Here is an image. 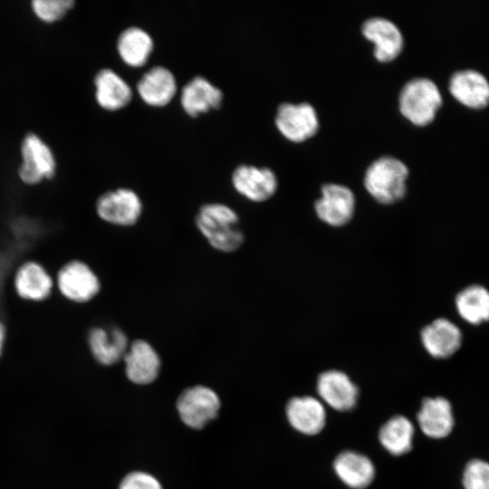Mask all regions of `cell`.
<instances>
[{
	"mask_svg": "<svg viewBox=\"0 0 489 489\" xmlns=\"http://www.w3.org/2000/svg\"><path fill=\"white\" fill-rule=\"evenodd\" d=\"M223 100V91L201 75L195 76L187 82L183 86L180 94L183 110L193 118L212 110H218Z\"/></svg>",
	"mask_w": 489,
	"mask_h": 489,
	"instance_id": "obj_15",
	"label": "cell"
},
{
	"mask_svg": "<svg viewBox=\"0 0 489 489\" xmlns=\"http://www.w3.org/2000/svg\"><path fill=\"white\" fill-rule=\"evenodd\" d=\"M463 332L452 321L439 317L424 326L420 340L425 350L434 359L444 360L455 355L463 343Z\"/></svg>",
	"mask_w": 489,
	"mask_h": 489,
	"instance_id": "obj_10",
	"label": "cell"
},
{
	"mask_svg": "<svg viewBox=\"0 0 489 489\" xmlns=\"http://www.w3.org/2000/svg\"><path fill=\"white\" fill-rule=\"evenodd\" d=\"M464 489H489V462L474 458L469 460L462 475Z\"/></svg>",
	"mask_w": 489,
	"mask_h": 489,
	"instance_id": "obj_27",
	"label": "cell"
},
{
	"mask_svg": "<svg viewBox=\"0 0 489 489\" xmlns=\"http://www.w3.org/2000/svg\"><path fill=\"white\" fill-rule=\"evenodd\" d=\"M235 191L254 202H264L273 197L277 189V178L269 168L253 165L237 166L231 177Z\"/></svg>",
	"mask_w": 489,
	"mask_h": 489,
	"instance_id": "obj_11",
	"label": "cell"
},
{
	"mask_svg": "<svg viewBox=\"0 0 489 489\" xmlns=\"http://www.w3.org/2000/svg\"><path fill=\"white\" fill-rule=\"evenodd\" d=\"M448 90L456 101L468 109L482 110L489 105V81L476 70L455 72L449 79Z\"/></svg>",
	"mask_w": 489,
	"mask_h": 489,
	"instance_id": "obj_13",
	"label": "cell"
},
{
	"mask_svg": "<svg viewBox=\"0 0 489 489\" xmlns=\"http://www.w3.org/2000/svg\"><path fill=\"white\" fill-rule=\"evenodd\" d=\"M417 421L427 436L434 439L446 437L455 427L452 405L443 397L426 398L417 412Z\"/></svg>",
	"mask_w": 489,
	"mask_h": 489,
	"instance_id": "obj_19",
	"label": "cell"
},
{
	"mask_svg": "<svg viewBox=\"0 0 489 489\" xmlns=\"http://www.w3.org/2000/svg\"><path fill=\"white\" fill-rule=\"evenodd\" d=\"M408 167L399 159L384 156L373 161L365 172L364 186L379 203L390 205L404 197Z\"/></svg>",
	"mask_w": 489,
	"mask_h": 489,
	"instance_id": "obj_2",
	"label": "cell"
},
{
	"mask_svg": "<svg viewBox=\"0 0 489 489\" xmlns=\"http://www.w3.org/2000/svg\"><path fill=\"white\" fill-rule=\"evenodd\" d=\"M96 212L103 221L120 226L135 225L142 213V201L130 188L120 187L99 197Z\"/></svg>",
	"mask_w": 489,
	"mask_h": 489,
	"instance_id": "obj_5",
	"label": "cell"
},
{
	"mask_svg": "<svg viewBox=\"0 0 489 489\" xmlns=\"http://www.w3.org/2000/svg\"><path fill=\"white\" fill-rule=\"evenodd\" d=\"M57 285L65 298L77 303L91 301L101 290L96 273L79 260L70 261L61 267L57 273Z\"/></svg>",
	"mask_w": 489,
	"mask_h": 489,
	"instance_id": "obj_7",
	"label": "cell"
},
{
	"mask_svg": "<svg viewBox=\"0 0 489 489\" xmlns=\"http://www.w3.org/2000/svg\"><path fill=\"white\" fill-rule=\"evenodd\" d=\"M14 288L23 299L43 301L51 295L53 283L47 271L37 262L28 261L15 272Z\"/></svg>",
	"mask_w": 489,
	"mask_h": 489,
	"instance_id": "obj_23",
	"label": "cell"
},
{
	"mask_svg": "<svg viewBox=\"0 0 489 489\" xmlns=\"http://www.w3.org/2000/svg\"><path fill=\"white\" fill-rule=\"evenodd\" d=\"M316 389L321 400L337 411H349L356 406L359 389L341 370L330 369L321 373Z\"/></svg>",
	"mask_w": 489,
	"mask_h": 489,
	"instance_id": "obj_12",
	"label": "cell"
},
{
	"mask_svg": "<svg viewBox=\"0 0 489 489\" xmlns=\"http://www.w3.org/2000/svg\"><path fill=\"white\" fill-rule=\"evenodd\" d=\"M362 34L374 43V56L379 62L395 59L402 50L403 36L398 27L390 20L372 17L362 24Z\"/></svg>",
	"mask_w": 489,
	"mask_h": 489,
	"instance_id": "obj_16",
	"label": "cell"
},
{
	"mask_svg": "<svg viewBox=\"0 0 489 489\" xmlns=\"http://www.w3.org/2000/svg\"><path fill=\"white\" fill-rule=\"evenodd\" d=\"M355 206V196L348 187L327 183L321 187V196L315 201L314 209L324 224L340 227L351 220Z\"/></svg>",
	"mask_w": 489,
	"mask_h": 489,
	"instance_id": "obj_8",
	"label": "cell"
},
{
	"mask_svg": "<svg viewBox=\"0 0 489 489\" xmlns=\"http://www.w3.org/2000/svg\"><path fill=\"white\" fill-rule=\"evenodd\" d=\"M333 469L340 480L352 489L368 487L375 477V467L365 455L343 451L333 461Z\"/></svg>",
	"mask_w": 489,
	"mask_h": 489,
	"instance_id": "obj_22",
	"label": "cell"
},
{
	"mask_svg": "<svg viewBox=\"0 0 489 489\" xmlns=\"http://www.w3.org/2000/svg\"><path fill=\"white\" fill-rule=\"evenodd\" d=\"M220 400L216 393L205 386H195L185 389L177 401L181 420L196 429L204 427L216 417Z\"/></svg>",
	"mask_w": 489,
	"mask_h": 489,
	"instance_id": "obj_6",
	"label": "cell"
},
{
	"mask_svg": "<svg viewBox=\"0 0 489 489\" xmlns=\"http://www.w3.org/2000/svg\"><path fill=\"white\" fill-rule=\"evenodd\" d=\"M195 222L208 244L220 252H235L244 241V233L239 227L238 215L225 204L202 205L196 215Z\"/></svg>",
	"mask_w": 489,
	"mask_h": 489,
	"instance_id": "obj_1",
	"label": "cell"
},
{
	"mask_svg": "<svg viewBox=\"0 0 489 489\" xmlns=\"http://www.w3.org/2000/svg\"><path fill=\"white\" fill-rule=\"evenodd\" d=\"M5 340V329L4 324L0 321V356L2 355Z\"/></svg>",
	"mask_w": 489,
	"mask_h": 489,
	"instance_id": "obj_30",
	"label": "cell"
},
{
	"mask_svg": "<svg viewBox=\"0 0 489 489\" xmlns=\"http://www.w3.org/2000/svg\"><path fill=\"white\" fill-rule=\"evenodd\" d=\"M127 378L135 384L153 382L160 370V358L154 347L145 340H134L123 357Z\"/></svg>",
	"mask_w": 489,
	"mask_h": 489,
	"instance_id": "obj_14",
	"label": "cell"
},
{
	"mask_svg": "<svg viewBox=\"0 0 489 489\" xmlns=\"http://www.w3.org/2000/svg\"><path fill=\"white\" fill-rule=\"evenodd\" d=\"M275 124L285 138L294 142L311 138L319 129L317 113L307 102L280 104L275 116Z\"/></svg>",
	"mask_w": 489,
	"mask_h": 489,
	"instance_id": "obj_9",
	"label": "cell"
},
{
	"mask_svg": "<svg viewBox=\"0 0 489 489\" xmlns=\"http://www.w3.org/2000/svg\"><path fill=\"white\" fill-rule=\"evenodd\" d=\"M289 424L296 431L308 436L319 434L326 424L323 403L311 396L291 398L285 408Z\"/></svg>",
	"mask_w": 489,
	"mask_h": 489,
	"instance_id": "obj_17",
	"label": "cell"
},
{
	"mask_svg": "<svg viewBox=\"0 0 489 489\" xmlns=\"http://www.w3.org/2000/svg\"><path fill=\"white\" fill-rule=\"evenodd\" d=\"M414 434L411 421L404 416L397 415L380 427L379 440L390 455L398 456L412 449Z\"/></svg>",
	"mask_w": 489,
	"mask_h": 489,
	"instance_id": "obj_26",
	"label": "cell"
},
{
	"mask_svg": "<svg viewBox=\"0 0 489 489\" xmlns=\"http://www.w3.org/2000/svg\"><path fill=\"white\" fill-rule=\"evenodd\" d=\"M443 103L437 85L428 78H414L401 89L398 98L400 112L417 126L431 123Z\"/></svg>",
	"mask_w": 489,
	"mask_h": 489,
	"instance_id": "obj_3",
	"label": "cell"
},
{
	"mask_svg": "<svg viewBox=\"0 0 489 489\" xmlns=\"http://www.w3.org/2000/svg\"><path fill=\"white\" fill-rule=\"evenodd\" d=\"M154 49L151 35L143 28L129 26L117 39V52L128 66L139 68L145 65Z\"/></svg>",
	"mask_w": 489,
	"mask_h": 489,
	"instance_id": "obj_25",
	"label": "cell"
},
{
	"mask_svg": "<svg viewBox=\"0 0 489 489\" xmlns=\"http://www.w3.org/2000/svg\"><path fill=\"white\" fill-rule=\"evenodd\" d=\"M455 307L468 324L478 326L489 322V289L478 283L465 286L455 297Z\"/></svg>",
	"mask_w": 489,
	"mask_h": 489,
	"instance_id": "obj_24",
	"label": "cell"
},
{
	"mask_svg": "<svg viewBox=\"0 0 489 489\" xmlns=\"http://www.w3.org/2000/svg\"><path fill=\"white\" fill-rule=\"evenodd\" d=\"M32 8L43 22L53 23L62 19L74 5L72 0H34Z\"/></svg>",
	"mask_w": 489,
	"mask_h": 489,
	"instance_id": "obj_28",
	"label": "cell"
},
{
	"mask_svg": "<svg viewBox=\"0 0 489 489\" xmlns=\"http://www.w3.org/2000/svg\"><path fill=\"white\" fill-rule=\"evenodd\" d=\"M95 99L101 108L115 111L125 108L132 100L129 83L110 68L100 70L94 77Z\"/></svg>",
	"mask_w": 489,
	"mask_h": 489,
	"instance_id": "obj_21",
	"label": "cell"
},
{
	"mask_svg": "<svg viewBox=\"0 0 489 489\" xmlns=\"http://www.w3.org/2000/svg\"><path fill=\"white\" fill-rule=\"evenodd\" d=\"M120 489H162L159 482L151 475L144 472H132L126 475L120 484Z\"/></svg>",
	"mask_w": 489,
	"mask_h": 489,
	"instance_id": "obj_29",
	"label": "cell"
},
{
	"mask_svg": "<svg viewBox=\"0 0 489 489\" xmlns=\"http://www.w3.org/2000/svg\"><path fill=\"white\" fill-rule=\"evenodd\" d=\"M136 87L143 102L156 108L168 105L177 91V83L173 72L160 65L148 70L140 77Z\"/></svg>",
	"mask_w": 489,
	"mask_h": 489,
	"instance_id": "obj_18",
	"label": "cell"
},
{
	"mask_svg": "<svg viewBox=\"0 0 489 489\" xmlns=\"http://www.w3.org/2000/svg\"><path fill=\"white\" fill-rule=\"evenodd\" d=\"M88 345L99 363L110 366L123 360L129 343L125 332L118 327H94L89 331Z\"/></svg>",
	"mask_w": 489,
	"mask_h": 489,
	"instance_id": "obj_20",
	"label": "cell"
},
{
	"mask_svg": "<svg viewBox=\"0 0 489 489\" xmlns=\"http://www.w3.org/2000/svg\"><path fill=\"white\" fill-rule=\"evenodd\" d=\"M20 179L27 185H36L55 175L56 162L50 147L36 134L28 133L21 145Z\"/></svg>",
	"mask_w": 489,
	"mask_h": 489,
	"instance_id": "obj_4",
	"label": "cell"
}]
</instances>
